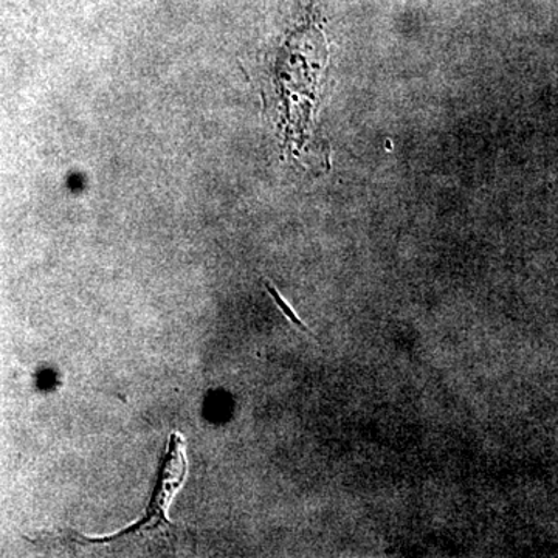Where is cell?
I'll return each instance as SVG.
<instances>
[{"label": "cell", "instance_id": "obj_1", "mask_svg": "<svg viewBox=\"0 0 558 558\" xmlns=\"http://www.w3.org/2000/svg\"><path fill=\"white\" fill-rule=\"evenodd\" d=\"M326 47L325 33L315 17H307L303 25L289 36L278 60L277 80L286 106V137H296L295 145L303 142L312 117L314 94L325 60L310 65L312 57Z\"/></svg>", "mask_w": 558, "mask_h": 558}, {"label": "cell", "instance_id": "obj_3", "mask_svg": "<svg viewBox=\"0 0 558 558\" xmlns=\"http://www.w3.org/2000/svg\"><path fill=\"white\" fill-rule=\"evenodd\" d=\"M264 286H266L267 292H269L271 299H274L275 303H277L278 310L284 314V317L288 318L292 325L299 326V328L304 330V332H310V328H307V326L301 322L299 315H296L292 307L289 306L288 301L279 295L278 289L275 288V286L269 281H264Z\"/></svg>", "mask_w": 558, "mask_h": 558}, {"label": "cell", "instance_id": "obj_2", "mask_svg": "<svg viewBox=\"0 0 558 558\" xmlns=\"http://www.w3.org/2000/svg\"><path fill=\"white\" fill-rule=\"evenodd\" d=\"M186 475H189L186 440L179 432H172L167 440V449L161 458L159 475H157L156 486L150 495L145 515L130 526L121 529L120 532L105 535V537H86V535L73 532L70 542L83 546L110 545L120 539L153 534V532H160V534L171 537L175 526L168 515H170V508L175 495L179 494L180 488L185 486Z\"/></svg>", "mask_w": 558, "mask_h": 558}]
</instances>
